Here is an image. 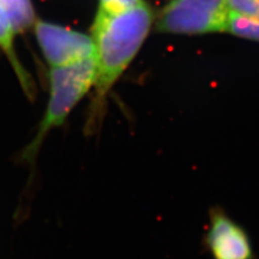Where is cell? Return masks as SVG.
Returning a JSON list of instances; mask_svg holds the SVG:
<instances>
[{
	"label": "cell",
	"mask_w": 259,
	"mask_h": 259,
	"mask_svg": "<svg viewBox=\"0 0 259 259\" xmlns=\"http://www.w3.org/2000/svg\"><path fill=\"white\" fill-rule=\"evenodd\" d=\"M94 58L62 67H51L49 74V101L44 118L32 140L16 156V162L29 168L27 191L35 178L38 153L51 130L62 126L70 112L90 92L94 84Z\"/></svg>",
	"instance_id": "7a4b0ae2"
},
{
	"label": "cell",
	"mask_w": 259,
	"mask_h": 259,
	"mask_svg": "<svg viewBox=\"0 0 259 259\" xmlns=\"http://www.w3.org/2000/svg\"><path fill=\"white\" fill-rule=\"evenodd\" d=\"M16 34H18V31L15 30L10 18L3 8L0 7V49H2L3 53L6 55L7 60L9 61L24 91L28 96H31L32 91H34L31 77L29 76L27 70L24 68L15 50L14 44Z\"/></svg>",
	"instance_id": "8992f818"
},
{
	"label": "cell",
	"mask_w": 259,
	"mask_h": 259,
	"mask_svg": "<svg viewBox=\"0 0 259 259\" xmlns=\"http://www.w3.org/2000/svg\"><path fill=\"white\" fill-rule=\"evenodd\" d=\"M156 14L146 3L113 15L95 14L91 29L94 44V96L84 125L85 135L101 128L107 97L148 37Z\"/></svg>",
	"instance_id": "6da1fadb"
},
{
	"label": "cell",
	"mask_w": 259,
	"mask_h": 259,
	"mask_svg": "<svg viewBox=\"0 0 259 259\" xmlns=\"http://www.w3.org/2000/svg\"><path fill=\"white\" fill-rule=\"evenodd\" d=\"M230 11L226 0H171L155 18L158 32L205 35L226 32Z\"/></svg>",
	"instance_id": "3957f363"
},
{
	"label": "cell",
	"mask_w": 259,
	"mask_h": 259,
	"mask_svg": "<svg viewBox=\"0 0 259 259\" xmlns=\"http://www.w3.org/2000/svg\"><path fill=\"white\" fill-rule=\"evenodd\" d=\"M145 0H99L95 14L113 15L125 12L141 5Z\"/></svg>",
	"instance_id": "9c48e42d"
},
{
	"label": "cell",
	"mask_w": 259,
	"mask_h": 259,
	"mask_svg": "<svg viewBox=\"0 0 259 259\" xmlns=\"http://www.w3.org/2000/svg\"><path fill=\"white\" fill-rule=\"evenodd\" d=\"M226 32L243 39L259 42V22L243 18V16L230 12Z\"/></svg>",
	"instance_id": "52a82bcc"
},
{
	"label": "cell",
	"mask_w": 259,
	"mask_h": 259,
	"mask_svg": "<svg viewBox=\"0 0 259 259\" xmlns=\"http://www.w3.org/2000/svg\"><path fill=\"white\" fill-rule=\"evenodd\" d=\"M231 13L259 22V0H226Z\"/></svg>",
	"instance_id": "ba28073f"
},
{
	"label": "cell",
	"mask_w": 259,
	"mask_h": 259,
	"mask_svg": "<svg viewBox=\"0 0 259 259\" xmlns=\"http://www.w3.org/2000/svg\"><path fill=\"white\" fill-rule=\"evenodd\" d=\"M32 27L38 46L50 68L94 58L91 35L42 20H36Z\"/></svg>",
	"instance_id": "277c9868"
},
{
	"label": "cell",
	"mask_w": 259,
	"mask_h": 259,
	"mask_svg": "<svg viewBox=\"0 0 259 259\" xmlns=\"http://www.w3.org/2000/svg\"><path fill=\"white\" fill-rule=\"evenodd\" d=\"M202 244L212 259H256L247 230L220 205L208 210Z\"/></svg>",
	"instance_id": "5b68a950"
}]
</instances>
